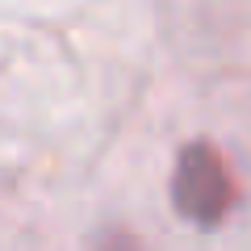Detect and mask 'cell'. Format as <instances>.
<instances>
[{"label": "cell", "mask_w": 251, "mask_h": 251, "mask_svg": "<svg viewBox=\"0 0 251 251\" xmlns=\"http://www.w3.org/2000/svg\"><path fill=\"white\" fill-rule=\"evenodd\" d=\"M230 193H234L230 172L209 143H193L180 151L176 176H172V201L188 222L197 226L222 222L226 209H230Z\"/></svg>", "instance_id": "obj_1"}]
</instances>
